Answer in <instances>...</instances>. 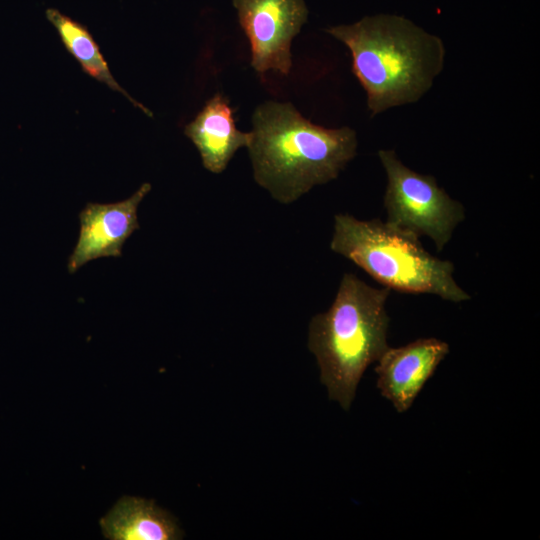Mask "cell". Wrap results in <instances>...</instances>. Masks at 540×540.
<instances>
[{
  "label": "cell",
  "mask_w": 540,
  "mask_h": 540,
  "mask_svg": "<svg viewBox=\"0 0 540 540\" xmlns=\"http://www.w3.org/2000/svg\"><path fill=\"white\" fill-rule=\"evenodd\" d=\"M390 289L366 284L345 273L329 309L314 315L308 328V348L315 356L320 381L330 400L349 410L369 365L388 349Z\"/></svg>",
  "instance_id": "3"
},
{
  "label": "cell",
  "mask_w": 540,
  "mask_h": 540,
  "mask_svg": "<svg viewBox=\"0 0 540 540\" xmlns=\"http://www.w3.org/2000/svg\"><path fill=\"white\" fill-rule=\"evenodd\" d=\"M143 183L129 198L108 204L88 203L79 213L80 232L68 258V272L75 273L91 260L120 257L127 239L140 228L137 210L150 192Z\"/></svg>",
  "instance_id": "7"
},
{
  "label": "cell",
  "mask_w": 540,
  "mask_h": 540,
  "mask_svg": "<svg viewBox=\"0 0 540 540\" xmlns=\"http://www.w3.org/2000/svg\"><path fill=\"white\" fill-rule=\"evenodd\" d=\"M378 157L387 176L386 222L418 237L428 236L442 250L464 220V206L439 187L434 176L407 167L394 150L381 149Z\"/></svg>",
  "instance_id": "5"
},
{
  "label": "cell",
  "mask_w": 540,
  "mask_h": 540,
  "mask_svg": "<svg viewBox=\"0 0 540 540\" xmlns=\"http://www.w3.org/2000/svg\"><path fill=\"white\" fill-rule=\"evenodd\" d=\"M233 112L229 100L217 93L184 128V134L200 154L203 167L211 173H222L235 153L247 148L251 141V132L236 127Z\"/></svg>",
  "instance_id": "9"
},
{
  "label": "cell",
  "mask_w": 540,
  "mask_h": 540,
  "mask_svg": "<svg viewBox=\"0 0 540 540\" xmlns=\"http://www.w3.org/2000/svg\"><path fill=\"white\" fill-rule=\"evenodd\" d=\"M247 147L255 182L281 204L335 180L357 154L354 129L326 128L290 102L265 101L254 110Z\"/></svg>",
  "instance_id": "1"
},
{
  "label": "cell",
  "mask_w": 540,
  "mask_h": 540,
  "mask_svg": "<svg viewBox=\"0 0 540 540\" xmlns=\"http://www.w3.org/2000/svg\"><path fill=\"white\" fill-rule=\"evenodd\" d=\"M238 21L251 47V66L258 73L288 75L291 44L308 20L304 0H233Z\"/></svg>",
  "instance_id": "6"
},
{
  "label": "cell",
  "mask_w": 540,
  "mask_h": 540,
  "mask_svg": "<svg viewBox=\"0 0 540 540\" xmlns=\"http://www.w3.org/2000/svg\"><path fill=\"white\" fill-rule=\"evenodd\" d=\"M325 32L350 51L371 117L418 102L444 68L443 40L403 16H366Z\"/></svg>",
  "instance_id": "2"
},
{
  "label": "cell",
  "mask_w": 540,
  "mask_h": 540,
  "mask_svg": "<svg viewBox=\"0 0 540 540\" xmlns=\"http://www.w3.org/2000/svg\"><path fill=\"white\" fill-rule=\"evenodd\" d=\"M419 238L380 219L340 213L334 216L330 249L389 289L457 303L470 299L454 280L453 264L427 252Z\"/></svg>",
  "instance_id": "4"
},
{
  "label": "cell",
  "mask_w": 540,
  "mask_h": 540,
  "mask_svg": "<svg viewBox=\"0 0 540 540\" xmlns=\"http://www.w3.org/2000/svg\"><path fill=\"white\" fill-rule=\"evenodd\" d=\"M449 353L446 342L421 338L407 345L390 348L377 361V387L399 413L407 411Z\"/></svg>",
  "instance_id": "8"
},
{
  "label": "cell",
  "mask_w": 540,
  "mask_h": 540,
  "mask_svg": "<svg viewBox=\"0 0 540 540\" xmlns=\"http://www.w3.org/2000/svg\"><path fill=\"white\" fill-rule=\"evenodd\" d=\"M47 20L54 26L66 50L78 61L90 77L124 95L134 106L152 117V112L136 101L114 79L97 42L88 28L55 8L45 11Z\"/></svg>",
  "instance_id": "11"
},
{
  "label": "cell",
  "mask_w": 540,
  "mask_h": 540,
  "mask_svg": "<svg viewBox=\"0 0 540 540\" xmlns=\"http://www.w3.org/2000/svg\"><path fill=\"white\" fill-rule=\"evenodd\" d=\"M110 540H178L183 531L177 520L153 500L123 496L99 521Z\"/></svg>",
  "instance_id": "10"
}]
</instances>
